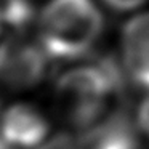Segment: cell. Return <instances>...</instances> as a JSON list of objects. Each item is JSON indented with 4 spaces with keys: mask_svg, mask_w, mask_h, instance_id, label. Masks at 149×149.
Instances as JSON below:
<instances>
[{
    "mask_svg": "<svg viewBox=\"0 0 149 149\" xmlns=\"http://www.w3.org/2000/svg\"><path fill=\"white\" fill-rule=\"evenodd\" d=\"M122 63L130 82L149 90V13L127 21L122 29Z\"/></svg>",
    "mask_w": 149,
    "mask_h": 149,
    "instance_id": "5",
    "label": "cell"
},
{
    "mask_svg": "<svg viewBox=\"0 0 149 149\" xmlns=\"http://www.w3.org/2000/svg\"><path fill=\"white\" fill-rule=\"evenodd\" d=\"M48 135V120L34 104L15 103L0 116V141L11 149L37 148Z\"/></svg>",
    "mask_w": 149,
    "mask_h": 149,
    "instance_id": "4",
    "label": "cell"
},
{
    "mask_svg": "<svg viewBox=\"0 0 149 149\" xmlns=\"http://www.w3.org/2000/svg\"><path fill=\"white\" fill-rule=\"evenodd\" d=\"M103 31L104 18L93 0H50L39 16V43L55 59L85 56Z\"/></svg>",
    "mask_w": 149,
    "mask_h": 149,
    "instance_id": "2",
    "label": "cell"
},
{
    "mask_svg": "<svg viewBox=\"0 0 149 149\" xmlns=\"http://www.w3.org/2000/svg\"><path fill=\"white\" fill-rule=\"evenodd\" d=\"M90 149H141L136 127L123 112L111 114L88 132Z\"/></svg>",
    "mask_w": 149,
    "mask_h": 149,
    "instance_id": "6",
    "label": "cell"
},
{
    "mask_svg": "<svg viewBox=\"0 0 149 149\" xmlns=\"http://www.w3.org/2000/svg\"><path fill=\"white\" fill-rule=\"evenodd\" d=\"M127 82L123 63L104 55L95 64L72 68L58 79V104L71 125L90 132L111 116V100L123 96Z\"/></svg>",
    "mask_w": 149,
    "mask_h": 149,
    "instance_id": "1",
    "label": "cell"
},
{
    "mask_svg": "<svg viewBox=\"0 0 149 149\" xmlns=\"http://www.w3.org/2000/svg\"><path fill=\"white\" fill-rule=\"evenodd\" d=\"M136 123H138L139 130L149 136V95L139 103L138 112H136Z\"/></svg>",
    "mask_w": 149,
    "mask_h": 149,
    "instance_id": "7",
    "label": "cell"
},
{
    "mask_svg": "<svg viewBox=\"0 0 149 149\" xmlns=\"http://www.w3.org/2000/svg\"><path fill=\"white\" fill-rule=\"evenodd\" d=\"M48 55L23 37L0 43V82L10 88H32L45 77Z\"/></svg>",
    "mask_w": 149,
    "mask_h": 149,
    "instance_id": "3",
    "label": "cell"
},
{
    "mask_svg": "<svg viewBox=\"0 0 149 149\" xmlns=\"http://www.w3.org/2000/svg\"><path fill=\"white\" fill-rule=\"evenodd\" d=\"M146 0H104V3L116 11H128L133 8H138Z\"/></svg>",
    "mask_w": 149,
    "mask_h": 149,
    "instance_id": "8",
    "label": "cell"
},
{
    "mask_svg": "<svg viewBox=\"0 0 149 149\" xmlns=\"http://www.w3.org/2000/svg\"><path fill=\"white\" fill-rule=\"evenodd\" d=\"M2 26H3V21H2V16H0V31H2Z\"/></svg>",
    "mask_w": 149,
    "mask_h": 149,
    "instance_id": "9",
    "label": "cell"
}]
</instances>
